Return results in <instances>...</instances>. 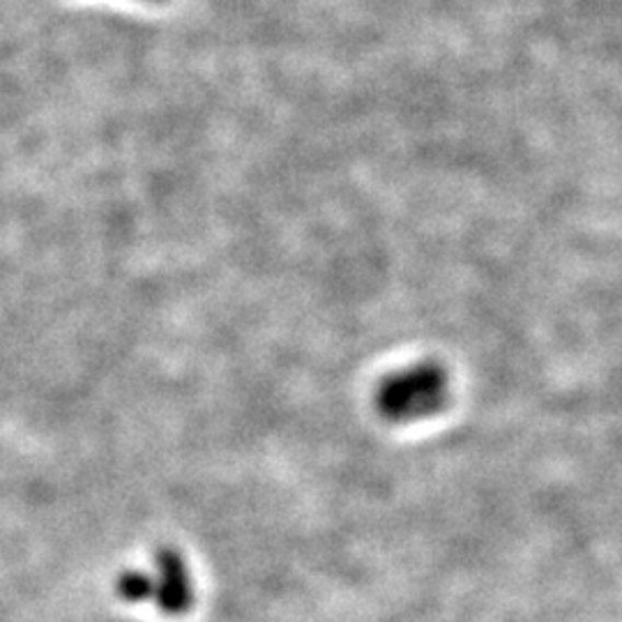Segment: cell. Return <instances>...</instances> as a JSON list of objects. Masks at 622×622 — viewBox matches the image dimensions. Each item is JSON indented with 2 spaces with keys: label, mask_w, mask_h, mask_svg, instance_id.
I'll list each match as a JSON object with an SVG mask.
<instances>
[{
  "label": "cell",
  "mask_w": 622,
  "mask_h": 622,
  "mask_svg": "<svg viewBox=\"0 0 622 622\" xmlns=\"http://www.w3.org/2000/svg\"><path fill=\"white\" fill-rule=\"evenodd\" d=\"M118 595L129 604H152L166 615H183L194 602V584L185 558L173 549L158 551L150 569L120 574Z\"/></svg>",
  "instance_id": "obj_1"
}]
</instances>
